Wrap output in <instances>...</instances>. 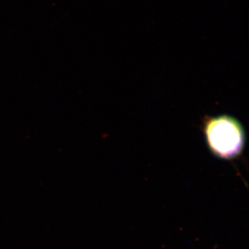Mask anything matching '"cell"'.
Instances as JSON below:
<instances>
[{"instance_id":"1","label":"cell","mask_w":249,"mask_h":249,"mask_svg":"<svg viewBox=\"0 0 249 249\" xmlns=\"http://www.w3.org/2000/svg\"><path fill=\"white\" fill-rule=\"evenodd\" d=\"M202 130L210 151L217 158L233 160L245 149V129L240 121L229 115L206 116Z\"/></svg>"}]
</instances>
